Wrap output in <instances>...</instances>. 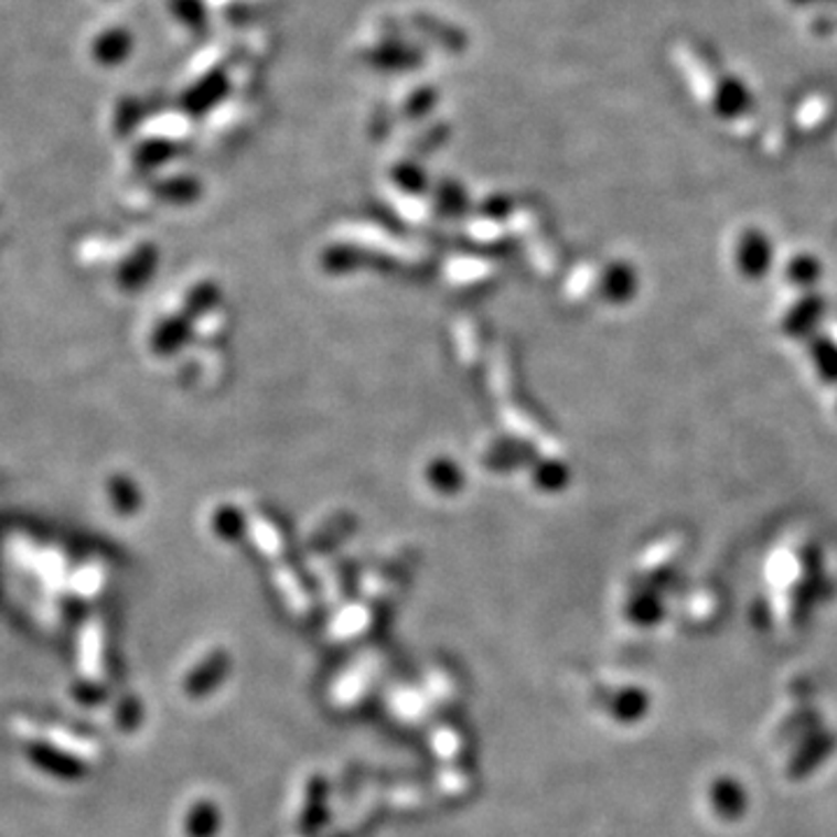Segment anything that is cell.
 <instances>
[{"label":"cell","instance_id":"6da1fadb","mask_svg":"<svg viewBox=\"0 0 837 837\" xmlns=\"http://www.w3.org/2000/svg\"><path fill=\"white\" fill-rule=\"evenodd\" d=\"M751 103H754V98H751V92L744 82H740L733 75H721L717 79V87H715V110H717V115H721L726 119L740 117L749 110Z\"/></svg>","mask_w":837,"mask_h":837},{"label":"cell","instance_id":"7a4b0ae2","mask_svg":"<svg viewBox=\"0 0 837 837\" xmlns=\"http://www.w3.org/2000/svg\"><path fill=\"white\" fill-rule=\"evenodd\" d=\"M814 29H817L819 33H830L835 29V19L830 17H822L819 21H814Z\"/></svg>","mask_w":837,"mask_h":837},{"label":"cell","instance_id":"3957f363","mask_svg":"<svg viewBox=\"0 0 837 837\" xmlns=\"http://www.w3.org/2000/svg\"><path fill=\"white\" fill-rule=\"evenodd\" d=\"M793 6H817V3H830V0H791Z\"/></svg>","mask_w":837,"mask_h":837}]
</instances>
